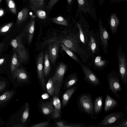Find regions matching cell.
Masks as SVG:
<instances>
[{
  "instance_id": "1",
  "label": "cell",
  "mask_w": 127,
  "mask_h": 127,
  "mask_svg": "<svg viewBox=\"0 0 127 127\" xmlns=\"http://www.w3.org/2000/svg\"><path fill=\"white\" fill-rule=\"evenodd\" d=\"M79 40L75 35L71 33L67 34L62 32L59 35H54L46 40L43 45H47L51 42H55L64 45L73 51L74 45Z\"/></svg>"
},
{
  "instance_id": "2",
  "label": "cell",
  "mask_w": 127,
  "mask_h": 127,
  "mask_svg": "<svg viewBox=\"0 0 127 127\" xmlns=\"http://www.w3.org/2000/svg\"><path fill=\"white\" fill-rule=\"evenodd\" d=\"M23 35L22 34H20L10 42L13 50L17 53L20 63L26 62L28 58V54L22 42Z\"/></svg>"
},
{
  "instance_id": "3",
  "label": "cell",
  "mask_w": 127,
  "mask_h": 127,
  "mask_svg": "<svg viewBox=\"0 0 127 127\" xmlns=\"http://www.w3.org/2000/svg\"><path fill=\"white\" fill-rule=\"evenodd\" d=\"M117 56L118 60L119 73L123 83H127V58L126 54L122 46L119 45L117 50Z\"/></svg>"
},
{
  "instance_id": "4",
  "label": "cell",
  "mask_w": 127,
  "mask_h": 127,
  "mask_svg": "<svg viewBox=\"0 0 127 127\" xmlns=\"http://www.w3.org/2000/svg\"><path fill=\"white\" fill-rule=\"evenodd\" d=\"M67 69L66 66L60 63L56 68L55 73L52 78L55 94H58L60 90L64 75Z\"/></svg>"
},
{
  "instance_id": "5",
  "label": "cell",
  "mask_w": 127,
  "mask_h": 127,
  "mask_svg": "<svg viewBox=\"0 0 127 127\" xmlns=\"http://www.w3.org/2000/svg\"><path fill=\"white\" fill-rule=\"evenodd\" d=\"M78 8L75 16L77 17L79 14L83 12L90 15L95 20H97L96 10L94 6H91L87 0H77Z\"/></svg>"
},
{
  "instance_id": "6",
  "label": "cell",
  "mask_w": 127,
  "mask_h": 127,
  "mask_svg": "<svg viewBox=\"0 0 127 127\" xmlns=\"http://www.w3.org/2000/svg\"><path fill=\"white\" fill-rule=\"evenodd\" d=\"M77 17L79 18L78 21H75L76 26L79 32V39L80 41L84 45L88 42L87 35L85 28L88 26L87 22L82 13H80Z\"/></svg>"
},
{
  "instance_id": "7",
  "label": "cell",
  "mask_w": 127,
  "mask_h": 127,
  "mask_svg": "<svg viewBox=\"0 0 127 127\" xmlns=\"http://www.w3.org/2000/svg\"><path fill=\"white\" fill-rule=\"evenodd\" d=\"M100 36L103 51L106 54L108 53L107 48L109 35L106 29L104 27L101 19L100 18L98 21Z\"/></svg>"
},
{
  "instance_id": "8",
  "label": "cell",
  "mask_w": 127,
  "mask_h": 127,
  "mask_svg": "<svg viewBox=\"0 0 127 127\" xmlns=\"http://www.w3.org/2000/svg\"><path fill=\"white\" fill-rule=\"evenodd\" d=\"M107 81L110 89L113 93L119 97L118 92L122 90L119 78L115 74L109 73L107 76Z\"/></svg>"
},
{
  "instance_id": "9",
  "label": "cell",
  "mask_w": 127,
  "mask_h": 127,
  "mask_svg": "<svg viewBox=\"0 0 127 127\" xmlns=\"http://www.w3.org/2000/svg\"><path fill=\"white\" fill-rule=\"evenodd\" d=\"M44 57L43 53V52H41L38 55L36 60V64L37 71L38 77L43 88L45 89L46 85L43 68Z\"/></svg>"
},
{
  "instance_id": "10",
  "label": "cell",
  "mask_w": 127,
  "mask_h": 127,
  "mask_svg": "<svg viewBox=\"0 0 127 127\" xmlns=\"http://www.w3.org/2000/svg\"><path fill=\"white\" fill-rule=\"evenodd\" d=\"M123 113L121 112H116L106 116L103 120L98 124L99 126H106L113 124L123 116Z\"/></svg>"
},
{
  "instance_id": "11",
  "label": "cell",
  "mask_w": 127,
  "mask_h": 127,
  "mask_svg": "<svg viewBox=\"0 0 127 127\" xmlns=\"http://www.w3.org/2000/svg\"><path fill=\"white\" fill-rule=\"evenodd\" d=\"M48 44V53L49 59L54 64L58 56L61 43L53 42Z\"/></svg>"
},
{
  "instance_id": "12",
  "label": "cell",
  "mask_w": 127,
  "mask_h": 127,
  "mask_svg": "<svg viewBox=\"0 0 127 127\" xmlns=\"http://www.w3.org/2000/svg\"><path fill=\"white\" fill-rule=\"evenodd\" d=\"M80 104L84 111L88 113H92L93 111L92 100L90 96L83 95L80 98Z\"/></svg>"
},
{
  "instance_id": "13",
  "label": "cell",
  "mask_w": 127,
  "mask_h": 127,
  "mask_svg": "<svg viewBox=\"0 0 127 127\" xmlns=\"http://www.w3.org/2000/svg\"><path fill=\"white\" fill-rule=\"evenodd\" d=\"M81 66L86 78L90 83L95 85L99 84V79L89 68L84 64Z\"/></svg>"
},
{
  "instance_id": "14",
  "label": "cell",
  "mask_w": 127,
  "mask_h": 127,
  "mask_svg": "<svg viewBox=\"0 0 127 127\" xmlns=\"http://www.w3.org/2000/svg\"><path fill=\"white\" fill-rule=\"evenodd\" d=\"M107 21L112 33L113 34H115L117 31L120 23L119 19L116 13L112 12L108 19Z\"/></svg>"
},
{
  "instance_id": "15",
  "label": "cell",
  "mask_w": 127,
  "mask_h": 127,
  "mask_svg": "<svg viewBox=\"0 0 127 127\" xmlns=\"http://www.w3.org/2000/svg\"><path fill=\"white\" fill-rule=\"evenodd\" d=\"M34 30V19L32 18L26 25L25 29L28 42L29 44H31L32 41Z\"/></svg>"
},
{
  "instance_id": "16",
  "label": "cell",
  "mask_w": 127,
  "mask_h": 127,
  "mask_svg": "<svg viewBox=\"0 0 127 127\" xmlns=\"http://www.w3.org/2000/svg\"><path fill=\"white\" fill-rule=\"evenodd\" d=\"M20 65L18 56L16 52L14 51L12 56L10 65V69L14 79L16 78V71L18 67Z\"/></svg>"
},
{
  "instance_id": "17",
  "label": "cell",
  "mask_w": 127,
  "mask_h": 127,
  "mask_svg": "<svg viewBox=\"0 0 127 127\" xmlns=\"http://www.w3.org/2000/svg\"><path fill=\"white\" fill-rule=\"evenodd\" d=\"M53 105V101H52L42 103L41 108L43 113L46 115L52 114L54 109Z\"/></svg>"
},
{
  "instance_id": "18",
  "label": "cell",
  "mask_w": 127,
  "mask_h": 127,
  "mask_svg": "<svg viewBox=\"0 0 127 127\" xmlns=\"http://www.w3.org/2000/svg\"><path fill=\"white\" fill-rule=\"evenodd\" d=\"M117 102L107 94L105 104L104 111L106 112L111 110L117 105Z\"/></svg>"
},
{
  "instance_id": "19",
  "label": "cell",
  "mask_w": 127,
  "mask_h": 127,
  "mask_svg": "<svg viewBox=\"0 0 127 127\" xmlns=\"http://www.w3.org/2000/svg\"><path fill=\"white\" fill-rule=\"evenodd\" d=\"M29 13V10L27 8L23 9L18 13L16 23L20 26L24 21L27 19Z\"/></svg>"
},
{
  "instance_id": "20",
  "label": "cell",
  "mask_w": 127,
  "mask_h": 127,
  "mask_svg": "<svg viewBox=\"0 0 127 127\" xmlns=\"http://www.w3.org/2000/svg\"><path fill=\"white\" fill-rule=\"evenodd\" d=\"M92 63L95 68L101 69L103 68L107 64V61L102 59L100 56L97 55L93 59Z\"/></svg>"
},
{
  "instance_id": "21",
  "label": "cell",
  "mask_w": 127,
  "mask_h": 127,
  "mask_svg": "<svg viewBox=\"0 0 127 127\" xmlns=\"http://www.w3.org/2000/svg\"><path fill=\"white\" fill-rule=\"evenodd\" d=\"M60 46L61 47L62 49L70 57L79 64L80 66L83 64L81 61L71 49L62 44H61Z\"/></svg>"
},
{
  "instance_id": "22",
  "label": "cell",
  "mask_w": 127,
  "mask_h": 127,
  "mask_svg": "<svg viewBox=\"0 0 127 127\" xmlns=\"http://www.w3.org/2000/svg\"><path fill=\"white\" fill-rule=\"evenodd\" d=\"M89 35L90 39L88 43V46L93 55H95L97 49L96 41L91 31H90Z\"/></svg>"
},
{
  "instance_id": "23",
  "label": "cell",
  "mask_w": 127,
  "mask_h": 127,
  "mask_svg": "<svg viewBox=\"0 0 127 127\" xmlns=\"http://www.w3.org/2000/svg\"><path fill=\"white\" fill-rule=\"evenodd\" d=\"M16 77L18 82H26L28 78V76L25 70L21 68L17 69Z\"/></svg>"
},
{
  "instance_id": "24",
  "label": "cell",
  "mask_w": 127,
  "mask_h": 127,
  "mask_svg": "<svg viewBox=\"0 0 127 127\" xmlns=\"http://www.w3.org/2000/svg\"><path fill=\"white\" fill-rule=\"evenodd\" d=\"M43 72L45 76L47 77L49 74L51 66L48 57L47 51L45 53L44 57Z\"/></svg>"
},
{
  "instance_id": "25",
  "label": "cell",
  "mask_w": 127,
  "mask_h": 127,
  "mask_svg": "<svg viewBox=\"0 0 127 127\" xmlns=\"http://www.w3.org/2000/svg\"><path fill=\"white\" fill-rule=\"evenodd\" d=\"M75 91L74 88L68 89L64 94L62 97V104L64 106L67 103L70 97Z\"/></svg>"
},
{
  "instance_id": "26",
  "label": "cell",
  "mask_w": 127,
  "mask_h": 127,
  "mask_svg": "<svg viewBox=\"0 0 127 127\" xmlns=\"http://www.w3.org/2000/svg\"><path fill=\"white\" fill-rule=\"evenodd\" d=\"M14 94L13 91H6L0 96V104L7 101Z\"/></svg>"
},
{
  "instance_id": "27",
  "label": "cell",
  "mask_w": 127,
  "mask_h": 127,
  "mask_svg": "<svg viewBox=\"0 0 127 127\" xmlns=\"http://www.w3.org/2000/svg\"><path fill=\"white\" fill-rule=\"evenodd\" d=\"M52 20L53 22L58 24L65 26H67L68 25L67 21L61 16L54 18Z\"/></svg>"
},
{
  "instance_id": "28",
  "label": "cell",
  "mask_w": 127,
  "mask_h": 127,
  "mask_svg": "<svg viewBox=\"0 0 127 127\" xmlns=\"http://www.w3.org/2000/svg\"><path fill=\"white\" fill-rule=\"evenodd\" d=\"M102 105V98L101 96L97 98L94 103V110L96 113L99 112L101 110Z\"/></svg>"
},
{
  "instance_id": "29",
  "label": "cell",
  "mask_w": 127,
  "mask_h": 127,
  "mask_svg": "<svg viewBox=\"0 0 127 127\" xmlns=\"http://www.w3.org/2000/svg\"><path fill=\"white\" fill-rule=\"evenodd\" d=\"M25 104V108L22 114L21 119V121L22 123H24L26 122L29 115V104L27 102H26Z\"/></svg>"
},
{
  "instance_id": "30",
  "label": "cell",
  "mask_w": 127,
  "mask_h": 127,
  "mask_svg": "<svg viewBox=\"0 0 127 127\" xmlns=\"http://www.w3.org/2000/svg\"><path fill=\"white\" fill-rule=\"evenodd\" d=\"M53 104L54 106V110L58 111L61 114V103L58 97L57 96L54 97L53 100Z\"/></svg>"
},
{
  "instance_id": "31",
  "label": "cell",
  "mask_w": 127,
  "mask_h": 127,
  "mask_svg": "<svg viewBox=\"0 0 127 127\" xmlns=\"http://www.w3.org/2000/svg\"><path fill=\"white\" fill-rule=\"evenodd\" d=\"M46 86L48 93L50 95H52L54 91V89L52 78L48 80Z\"/></svg>"
},
{
  "instance_id": "32",
  "label": "cell",
  "mask_w": 127,
  "mask_h": 127,
  "mask_svg": "<svg viewBox=\"0 0 127 127\" xmlns=\"http://www.w3.org/2000/svg\"><path fill=\"white\" fill-rule=\"evenodd\" d=\"M6 0L7 4L11 12L15 14H16V7L13 0Z\"/></svg>"
},
{
  "instance_id": "33",
  "label": "cell",
  "mask_w": 127,
  "mask_h": 127,
  "mask_svg": "<svg viewBox=\"0 0 127 127\" xmlns=\"http://www.w3.org/2000/svg\"><path fill=\"white\" fill-rule=\"evenodd\" d=\"M78 78L77 76L75 75L72 76L66 84V88H68L74 84L77 81Z\"/></svg>"
},
{
  "instance_id": "34",
  "label": "cell",
  "mask_w": 127,
  "mask_h": 127,
  "mask_svg": "<svg viewBox=\"0 0 127 127\" xmlns=\"http://www.w3.org/2000/svg\"><path fill=\"white\" fill-rule=\"evenodd\" d=\"M37 16L39 18L41 19H44L46 18L47 15L45 11L42 10H39L36 12Z\"/></svg>"
},
{
  "instance_id": "35",
  "label": "cell",
  "mask_w": 127,
  "mask_h": 127,
  "mask_svg": "<svg viewBox=\"0 0 127 127\" xmlns=\"http://www.w3.org/2000/svg\"><path fill=\"white\" fill-rule=\"evenodd\" d=\"M12 25V23H11L5 25L1 28L0 32L1 33L6 32L8 31Z\"/></svg>"
},
{
  "instance_id": "36",
  "label": "cell",
  "mask_w": 127,
  "mask_h": 127,
  "mask_svg": "<svg viewBox=\"0 0 127 127\" xmlns=\"http://www.w3.org/2000/svg\"><path fill=\"white\" fill-rule=\"evenodd\" d=\"M44 0H36L33 8H40L44 5Z\"/></svg>"
},
{
  "instance_id": "37",
  "label": "cell",
  "mask_w": 127,
  "mask_h": 127,
  "mask_svg": "<svg viewBox=\"0 0 127 127\" xmlns=\"http://www.w3.org/2000/svg\"><path fill=\"white\" fill-rule=\"evenodd\" d=\"M48 125V122H46L35 124L30 127H47Z\"/></svg>"
},
{
  "instance_id": "38",
  "label": "cell",
  "mask_w": 127,
  "mask_h": 127,
  "mask_svg": "<svg viewBox=\"0 0 127 127\" xmlns=\"http://www.w3.org/2000/svg\"><path fill=\"white\" fill-rule=\"evenodd\" d=\"M58 0H50L48 4L47 8L51 9Z\"/></svg>"
},
{
  "instance_id": "39",
  "label": "cell",
  "mask_w": 127,
  "mask_h": 127,
  "mask_svg": "<svg viewBox=\"0 0 127 127\" xmlns=\"http://www.w3.org/2000/svg\"><path fill=\"white\" fill-rule=\"evenodd\" d=\"M52 115V117L53 118H58L60 116V113L54 109Z\"/></svg>"
},
{
  "instance_id": "40",
  "label": "cell",
  "mask_w": 127,
  "mask_h": 127,
  "mask_svg": "<svg viewBox=\"0 0 127 127\" xmlns=\"http://www.w3.org/2000/svg\"><path fill=\"white\" fill-rule=\"evenodd\" d=\"M5 82L4 81H0V92L5 88Z\"/></svg>"
},
{
  "instance_id": "41",
  "label": "cell",
  "mask_w": 127,
  "mask_h": 127,
  "mask_svg": "<svg viewBox=\"0 0 127 127\" xmlns=\"http://www.w3.org/2000/svg\"><path fill=\"white\" fill-rule=\"evenodd\" d=\"M57 127H65V124L62 121H58L56 123Z\"/></svg>"
},
{
  "instance_id": "42",
  "label": "cell",
  "mask_w": 127,
  "mask_h": 127,
  "mask_svg": "<svg viewBox=\"0 0 127 127\" xmlns=\"http://www.w3.org/2000/svg\"><path fill=\"white\" fill-rule=\"evenodd\" d=\"M127 1V0H110V3L112 4L114 3H119L122 1Z\"/></svg>"
},
{
  "instance_id": "43",
  "label": "cell",
  "mask_w": 127,
  "mask_h": 127,
  "mask_svg": "<svg viewBox=\"0 0 127 127\" xmlns=\"http://www.w3.org/2000/svg\"><path fill=\"white\" fill-rule=\"evenodd\" d=\"M118 127H127V120H126L125 121L121 123L119 125V126H117Z\"/></svg>"
},
{
  "instance_id": "44",
  "label": "cell",
  "mask_w": 127,
  "mask_h": 127,
  "mask_svg": "<svg viewBox=\"0 0 127 127\" xmlns=\"http://www.w3.org/2000/svg\"><path fill=\"white\" fill-rule=\"evenodd\" d=\"M87 0L91 6H94L95 0Z\"/></svg>"
},
{
  "instance_id": "45",
  "label": "cell",
  "mask_w": 127,
  "mask_h": 127,
  "mask_svg": "<svg viewBox=\"0 0 127 127\" xmlns=\"http://www.w3.org/2000/svg\"><path fill=\"white\" fill-rule=\"evenodd\" d=\"M73 0H67V4L69 5L70 9L71 8V5Z\"/></svg>"
},
{
  "instance_id": "46",
  "label": "cell",
  "mask_w": 127,
  "mask_h": 127,
  "mask_svg": "<svg viewBox=\"0 0 127 127\" xmlns=\"http://www.w3.org/2000/svg\"><path fill=\"white\" fill-rule=\"evenodd\" d=\"M42 97L43 99H46L49 97V96L47 94H44L42 95Z\"/></svg>"
},
{
  "instance_id": "47",
  "label": "cell",
  "mask_w": 127,
  "mask_h": 127,
  "mask_svg": "<svg viewBox=\"0 0 127 127\" xmlns=\"http://www.w3.org/2000/svg\"><path fill=\"white\" fill-rule=\"evenodd\" d=\"M36 0H30V1L31 4L33 5V8L35 5Z\"/></svg>"
},
{
  "instance_id": "48",
  "label": "cell",
  "mask_w": 127,
  "mask_h": 127,
  "mask_svg": "<svg viewBox=\"0 0 127 127\" xmlns=\"http://www.w3.org/2000/svg\"><path fill=\"white\" fill-rule=\"evenodd\" d=\"M105 0H99V4L100 6L102 5Z\"/></svg>"
},
{
  "instance_id": "49",
  "label": "cell",
  "mask_w": 127,
  "mask_h": 127,
  "mask_svg": "<svg viewBox=\"0 0 127 127\" xmlns=\"http://www.w3.org/2000/svg\"><path fill=\"white\" fill-rule=\"evenodd\" d=\"M13 127H23L24 126L21 124L16 125Z\"/></svg>"
},
{
  "instance_id": "50",
  "label": "cell",
  "mask_w": 127,
  "mask_h": 127,
  "mask_svg": "<svg viewBox=\"0 0 127 127\" xmlns=\"http://www.w3.org/2000/svg\"><path fill=\"white\" fill-rule=\"evenodd\" d=\"M4 58H1L0 59V65L2 64L4 62Z\"/></svg>"
},
{
  "instance_id": "51",
  "label": "cell",
  "mask_w": 127,
  "mask_h": 127,
  "mask_svg": "<svg viewBox=\"0 0 127 127\" xmlns=\"http://www.w3.org/2000/svg\"><path fill=\"white\" fill-rule=\"evenodd\" d=\"M3 13L4 11L3 10L0 9V16L3 14Z\"/></svg>"
},
{
  "instance_id": "52",
  "label": "cell",
  "mask_w": 127,
  "mask_h": 127,
  "mask_svg": "<svg viewBox=\"0 0 127 127\" xmlns=\"http://www.w3.org/2000/svg\"><path fill=\"white\" fill-rule=\"evenodd\" d=\"M1 43L0 44V48H1Z\"/></svg>"
},
{
  "instance_id": "53",
  "label": "cell",
  "mask_w": 127,
  "mask_h": 127,
  "mask_svg": "<svg viewBox=\"0 0 127 127\" xmlns=\"http://www.w3.org/2000/svg\"><path fill=\"white\" fill-rule=\"evenodd\" d=\"M1 1V0H0V2Z\"/></svg>"
}]
</instances>
